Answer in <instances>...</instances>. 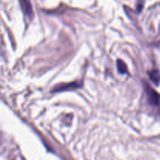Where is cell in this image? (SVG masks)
I'll return each instance as SVG.
<instances>
[{
    "label": "cell",
    "mask_w": 160,
    "mask_h": 160,
    "mask_svg": "<svg viewBox=\"0 0 160 160\" xmlns=\"http://www.w3.org/2000/svg\"><path fill=\"white\" fill-rule=\"evenodd\" d=\"M150 104L156 106H160V95H158L152 88L148 87L146 90Z\"/></svg>",
    "instance_id": "cell-1"
},
{
    "label": "cell",
    "mask_w": 160,
    "mask_h": 160,
    "mask_svg": "<svg viewBox=\"0 0 160 160\" xmlns=\"http://www.w3.org/2000/svg\"><path fill=\"white\" fill-rule=\"evenodd\" d=\"M20 6L23 9V12L25 15L29 18H32L33 17V9L30 0H20Z\"/></svg>",
    "instance_id": "cell-2"
},
{
    "label": "cell",
    "mask_w": 160,
    "mask_h": 160,
    "mask_svg": "<svg viewBox=\"0 0 160 160\" xmlns=\"http://www.w3.org/2000/svg\"><path fill=\"white\" fill-rule=\"evenodd\" d=\"M81 87L79 84H78L77 82L70 83L68 84H63L62 86H58L57 88H56V89L53 90V92H61L62 90H68V89H73V88H78Z\"/></svg>",
    "instance_id": "cell-3"
},
{
    "label": "cell",
    "mask_w": 160,
    "mask_h": 160,
    "mask_svg": "<svg viewBox=\"0 0 160 160\" xmlns=\"http://www.w3.org/2000/svg\"><path fill=\"white\" fill-rule=\"evenodd\" d=\"M149 76L151 80L156 84H159L160 82V72L158 70H153L149 73Z\"/></svg>",
    "instance_id": "cell-4"
},
{
    "label": "cell",
    "mask_w": 160,
    "mask_h": 160,
    "mask_svg": "<svg viewBox=\"0 0 160 160\" xmlns=\"http://www.w3.org/2000/svg\"><path fill=\"white\" fill-rule=\"evenodd\" d=\"M117 67H118V70L120 71V73H127L126 64H125L123 61L120 60V59H119V60L117 61Z\"/></svg>",
    "instance_id": "cell-5"
}]
</instances>
